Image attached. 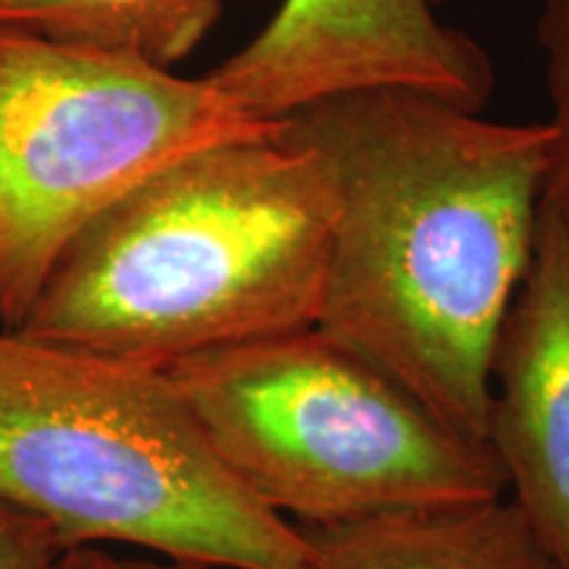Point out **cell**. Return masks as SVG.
<instances>
[{
	"mask_svg": "<svg viewBox=\"0 0 569 569\" xmlns=\"http://www.w3.org/2000/svg\"><path fill=\"white\" fill-rule=\"evenodd\" d=\"M0 503L63 549L206 569H309L301 528L234 480L167 369L0 327Z\"/></svg>",
	"mask_w": 569,
	"mask_h": 569,
	"instance_id": "3",
	"label": "cell"
},
{
	"mask_svg": "<svg viewBox=\"0 0 569 569\" xmlns=\"http://www.w3.org/2000/svg\"><path fill=\"white\" fill-rule=\"evenodd\" d=\"M430 3H432V6H438V3H443V0H430Z\"/></svg>",
	"mask_w": 569,
	"mask_h": 569,
	"instance_id": "14",
	"label": "cell"
},
{
	"mask_svg": "<svg viewBox=\"0 0 569 569\" xmlns=\"http://www.w3.org/2000/svg\"><path fill=\"white\" fill-rule=\"evenodd\" d=\"M119 569H206L198 565H182L169 559H119Z\"/></svg>",
	"mask_w": 569,
	"mask_h": 569,
	"instance_id": "13",
	"label": "cell"
},
{
	"mask_svg": "<svg viewBox=\"0 0 569 569\" xmlns=\"http://www.w3.org/2000/svg\"><path fill=\"white\" fill-rule=\"evenodd\" d=\"M488 446L559 569H569V232L540 203L530 264L490 372Z\"/></svg>",
	"mask_w": 569,
	"mask_h": 569,
	"instance_id": "7",
	"label": "cell"
},
{
	"mask_svg": "<svg viewBox=\"0 0 569 569\" xmlns=\"http://www.w3.org/2000/svg\"><path fill=\"white\" fill-rule=\"evenodd\" d=\"M277 127L206 77L0 30V327L17 330L63 251L140 182Z\"/></svg>",
	"mask_w": 569,
	"mask_h": 569,
	"instance_id": "5",
	"label": "cell"
},
{
	"mask_svg": "<svg viewBox=\"0 0 569 569\" xmlns=\"http://www.w3.org/2000/svg\"><path fill=\"white\" fill-rule=\"evenodd\" d=\"M301 530L309 569H559L522 509L503 496Z\"/></svg>",
	"mask_w": 569,
	"mask_h": 569,
	"instance_id": "8",
	"label": "cell"
},
{
	"mask_svg": "<svg viewBox=\"0 0 569 569\" xmlns=\"http://www.w3.org/2000/svg\"><path fill=\"white\" fill-rule=\"evenodd\" d=\"M538 46L543 51L546 90L551 98V153L543 206L569 232V0H546L540 11Z\"/></svg>",
	"mask_w": 569,
	"mask_h": 569,
	"instance_id": "10",
	"label": "cell"
},
{
	"mask_svg": "<svg viewBox=\"0 0 569 569\" xmlns=\"http://www.w3.org/2000/svg\"><path fill=\"white\" fill-rule=\"evenodd\" d=\"M61 551L40 519L0 503V569H51Z\"/></svg>",
	"mask_w": 569,
	"mask_h": 569,
	"instance_id": "11",
	"label": "cell"
},
{
	"mask_svg": "<svg viewBox=\"0 0 569 569\" xmlns=\"http://www.w3.org/2000/svg\"><path fill=\"white\" fill-rule=\"evenodd\" d=\"M222 17V0H0V30L134 53L172 69Z\"/></svg>",
	"mask_w": 569,
	"mask_h": 569,
	"instance_id": "9",
	"label": "cell"
},
{
	"mask_svg": "<svg viewBox=\"0 0 569 569\" xmlns=\"http://www.w3.org/2000/svg\"><path fill=\"white\" fill-rule=\"evenodd\" d=\"M51 569H119V559L106 553L101 546H77L61 551Z\"/></svg>",
	"mask_w": 569,
	"mask_h": 569,
	"instance_id": "12",
	"label": "cell"
},
{
	"mask_svg": "<svg viewBox=\"0 0 569 569\" xmlns=\"http://www.w3.org/2000/svg\"><path fill=\"white\" fill-rule=\"evenodd\" d=\"M336 182L284 132L232 140L148 177L71 243L17 327L167 369L317 327Z\"/></svg>",
	"mask_w": 569,
	"mask_h": 569,
	"instance_id": "2",
	"label": "cell"
},
{
	"mask_svg": "<svg viewBox=\"0 0 569 569\" xmlns=\"http://www.w3.org/2000/svg\"><path fill=\"white\" fill-rule=\"evenodd\" d=\"M206 80L277 122L359 90H415L478 111L496 88L488 53L443 24L430 0H282L272 19Z\"/></svg>",
	"mask_w": 569,
	"mask_h": 569,
	"instance_id": "6",
	"label": "cell"
},
{
	"mask_svg": "<svg viewBox=\"0 0 569 569\" xmlns=\"http://www.w3.org/2000/svg\"><path fill=\"white\" fill-rule=\"evenodd\" d=\"M167 375L234 480L303 528L507 490L486 440L319 327L190 356Z\"/></svg>",
	"mask_w": 569,
	"mask_h": 569,
	"instance_id": "4",
	"label": "cell"
},
{
	"mask_svg": "<svg viewBox=\"0 0 569 569\" xmlns=\"http://www.w3.org/2000/svg\"><path fill=\"white\" fill-rule=\"evenodd\" d=\"M336 182L317 327L488 443L493 353L530 264L553 130L415 90L282 117Z\"/></svg>",
	"mask_w": 569,
	"mask_h": 569,
	"instance_id": "1",
	"label": "cell"
}]
</instances>
